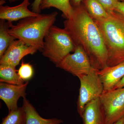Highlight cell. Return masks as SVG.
I'll use <instances>...</instances> for the list:
<instances>
[{"instance_id": "13", "label": "cell", "mask_w": 124, "mask_h": 124, "mask_svg": "<svg viewBox=\"0 0 124 124\" xmlns=\"http://www.w3.org/2000/svg\"><path fill=\"white\" fill-rule=\"evenodd\" d=\"M23 105L26 115V124H61L63 122L58 118L45 119L41 117L26 97L23 98Z\"/></svg>"}, {"instance_id": "15", "label": "cell", "mask_w": 124, "mask_h": 124, "mask_svg": "<svg viewBox=\"0 0 124 124\" xmlns=\"http://www.w3.org/2000/svg\"><path fill=\"white\" fill-rule=\"evenodd\" d=\"M54 7L62 13L63 17L66 19L71 17L73 12L70 0H42L40 9L41 10Z\"/></svg>"}, {"instance_id": "5", "label": "cell", "mask_w": 124, "mask_h": 124, "mask_svg": "<svg viewBox=\"0 0 124 124\" xmlns=\"http://www.w3.org/2000/svg\"><path fill=\"white\" fill-rule=\"evenodd\" d=\"M94 69L88 74L79 78L80 82L77 110L82 117L85 107L87 103L100 98L104 91L103 85L98 73Z\"/></svg>"}, {"instance_id": "9", "label": "cell", "mask_w": 124, "mask_h": 124, "mask_svg": "<svg viewBox=\"0 0 124 124\" xmlns=\"http://www.w3.org/2000/svg\"><path fill=\"white\" fill-rule=\"evenodd\" d=\"M28 84V81L19 85L0 82V99L6 104L9 111L18 107L19 98L26 97V90Z\"/></svg>"}, {"instance_id": "16", "label": "cell", "mask_w": 124, "mask_h": 124, "mask_svg": "<svg viewBox=\"0 0 124 124\" xmlns=\"http://www.w3.org/2000/svg\"><path fill=\"white\" fill-rule=\"evenodd\" d=\"M0 81L18 85L23 84L24 82L17 73L16 67L5 64L0 65Z\"/></svg>"}, {"instance_id": "28", "label": "cell", "mask_w": 124, "mask_h": 124, "mask_svg": "<svg viewBox=\"0 0 124 124\" xmlns=\"http://www.w3.org/2000/svg\"></svg>"}, {"instance_id": "18", "label": "cell", "mask_w": 124, "mask_h": 124, "mask_svg": "<svg viewBox=\"0 0 124 124\" xmlns=\"http://www.w3.org/2000/svg\"><path fill=\"white\" fill-rule=\"evenodd\" d=\"M26 115L23 106L9 111L8 115L2 119L1 124H26Z\"/></svg>"}, {"instance_id": "1", "label": "cell", "mask_w": 124, "mask_h": 124, "mask_svg": "<svg viewBox=\"0 0 124 124\" xmlns=\"http://www.w3.org/2000/svg\"><path fill=\"white\" fill-rule=\"evenodd\" d=\"M64 26L76 46L86 53L94 68L100 70L107 67V51L101 32L82 3L73 7L72 14Z\"/></svg>"}, {"instance_id": "12", "label": "cell", "mask_w": 124, "mask_h": 124, "mask_svg": "<svg viewBox=\"0 0 124 124\" xmlns=\"http://www.w3.org/2000/svg\"><path fill=\"white\" fill-rule=\"evenodd\" d=\"M81 118L84 124H106L105 113L100 98L86 104Z\"/></svg>"}, {"instance_id": "8", "label": "cell", "mask_w": 124, "mask_h": 124, "mask_svg": "<svg viewBox=\"0 0 124 124\" xmlns=\"http://www.w3.org/2000/svg\"><path fill=\"white\" fill-rule=\"evenodd\" d=\"M38 50L35 47L28 46L20 40H14L0 58V64L16 67L23 57L28 54H33Z\"/></svg>"}, {"instance_id": "22", "label": "cell", "mask_w": 124, "mask_h": 124, "mask_svg": "<svg viewBox=\"0 0 124 124\" xmlns=\"http://www.w3.org/2000/svg\"><path fill=\"white\" fill-rule=\"evenodd\" d=\"M42 0H35L31 4L32 11L37 14L41 13L40 6Z\"/></svg>"}, {"instance_id": "23", "label": "cell", "mask_w": 124, "mask_h": 124, "mask_svg": "<svg viewBox=\"0 0 124 124\" xmlns=\"http://www.w3.org/2000/svg\"><path fill=\"white\" fill-rule=\"evenodd\" d=\"M83 0H70V2L72 7L78 6L82 3Z\"/></svg>"}, {"instance_id": "27", "label": "cell", "mask_w": 124, "mask_h": 124, "mask_svg": "<svg viewBox=\"0 0 124 124\" xmlns=\"http://www.w3.org/2000/svg\"><path fill=\"white\" fill-rule=\"evenodd\" d=\"M119 1H121V2H124V0H118Z\"/></svg>"}, {"instance_id": "11", "label": "cell", "mask_w": 124, "mask_h": 124, "mask_svg": "<svg viewBox=\"0 0 124 124\" xmlns=\"http://www.w3.org/2000/svg\"><path fill=\"white\" fill-rule=\"evenodd\" d=\"M104 91L112 89L124 77V62L98 71Z\"/></svg>"}, {"instance_id": "3", "label": "cell", "mask_w": 124, "mask_h": 124, "mask_svg": "<svg viewBox=\"0 0 124 124\" xmlns=\"http://www.w3.org/2000/svg\"><path fill=\"white\" fill-rule=\"evenodd\" d=\"M100 28L108 53L107 66L124 62V24L115 13L101 21H95Z\"/></svg>"}, {"instance_id": "7", "label": "cell", "mask_w": 124, "mask_h": 124, "mask_svg": "<svg viewBox=\"0 0 124 124\" xmlns=\"http://www.w3.org/2000/svg\"><path fill=\"white\" fill-rule=\"evenodd\" d=\"M55 66L78 78L95 69L92 66L86 53L79 46H76L73 54H69Z\"/></svg>"}, {"instance_id": "21", "label": "cell", "mask_w": 124, "mask_h": 124, "mask_svg": "<svg viewBox=\"0 0 124 124\" xmlns=\"http://www.w3.org/2000/svg\"><path fill=\"white\" fill-rule=\"evenodd\" d=\"M116 15L124 22V2L119 1L115 10Z\"/></svg>"}, {"instance_id": "17", "label": "cell", "mask_w": 124, "mask_h": 124, "mask_svg": "<svg viewBox=\"0 0 124 124\" xmlns=\"http://www.w3.org/2000/svg\"><path fill=\"white\" fill-rule=\"evenodd\" d=\"M13 24L5 20L0 21V58L4 54L10 44L16 39L8 33V30Z\"/></svg>"}, {"instance_id": "14", "label": "cell", "mask_w": 124, "mask_h": 124, "mask_svg": "<svg viewBox=\"0 0 124 124\" xmlns=\"http://www.w3.org/2000/svg\"><path fill=\"white\" fill-rule=\"evenodd\" d=\"M82 3L94 21H101L110 16L98 0H83Z\"/></svg>"}, {"instance_id": "4", "label": "cell", "mask_w": 124, "mask_h": 124, "mask_svg": "<svg viewBox=\"0 0 124 124\" xmlns=\"http://www.w3.org/2000/svg\"><path fill=\"white\" fill-rule=\"evenodd\" d=\"M76 47L68 31L54 25L45 37L41 51L43 56L56 65L75 51Z\"/></svg>"}, {"instance_id": "20", "label": "cell", "mask_w": 124, "mask_h": 124, "mask_svg": "<svg viewBox=\"0 0 124 124\" xmlns=\"http://www.w3.org/2000/svg\"><path fill=\"white\" fill-rule=\"evenodd\" d=\"M105 9L108 13L112 15L119 2L118 0H98Z\"/></svg>"}, {"instance_id": "2", "label": "cell", "mask_w": 124, "mask_h": 124, "mask_svg": "<svg viewBox=\"0 0 124 124\" xmlns=\"http://www.w3.org/2000/svg\"><path fill=\"white\" fill-rule=\"evenodd\" d=\"M58 15L54 11L23 19L16 25L12 24L8 32L16 39L41 51L45 37L54 24Z\"/></svg>"}, {"instance_id": "26", "label": "cell", "mask_w": 124, "mask_h": 124, "mask_svg": "<svg viewBox=\"0 0 124 124\" xmlns=\"http://www.w3.org/2000/svg\"><path fill=\"white\" fill-rule=\"evenodd\" d=\"M113 124H124V116Z\"/></svg>"}, {"instance_id": "24", "label": "cell", "mask_w": 124, "mask_h": 124, "mask_svg": "<svg viewBox=\"0 0 124 124\" xmlns=\"http://www.w3.org/2000/svg\"><path fill=\"white\" fill-rule=\"evenodd\" d=\"M124 87V77L117 84L113 89L120 88Z\"/></svg>"}, {"instance_id": "25", "label": "cell", "mask_w": 124, "mask_h": 124, "mask_svg": "<svg viewBox=\"0 0 124 124\" xmlns=\"http://www.w3.org/2000/svg\"><path fill=\"white\" fill-rule=\"evenodd\" d=\"M22 0H0V5H3L6 3V1H8L10 3H12L18 1Z\"/></svg>"}, {"instance_id": "6", "label": "cell", "mask_w": 124, "mask_h": 124, "mask_svg": "<svg viewBox=\"0 0 124 124\" xmlns=\"http://www.w3.org/2000/svg\"><path fill=\"white\" fill-rule=\"evenodd\" d=\"M100 100L106 124H113L124 116V87L103 91Z\"/></svg>"}, {"instance_id": "19", "label": "cell", "mask_w": 124, "mask_h": 124, "mask_svg": "<svg viewBox=\"0 0 124 124\" xmlns=\"http://www.w3.org/2000/svg\"><path fill=\"white\" fill-rule=\"evenodd\" d=\"M18 73L22 79L24 81H28L32 78L34 74V70L30 63H26L22 61Z\"/></svg>"}, {"instance_id": "10", "label": "cell", "mask_w": 124, "mask_h": 124, "mask_svg": "<svg viewBox=\"0 0 124 124\" xmlns=\"http://www.w3.org/2000/svg\"><path fill=\"white\" fill-rule=\"evenodd\" d=\"M30 5L29 0H23L20 4L14 7L0 5V19L12 23L26 18L37 16L40 14L36 13L28 9Z\"/></svg>"}]
</instances>
